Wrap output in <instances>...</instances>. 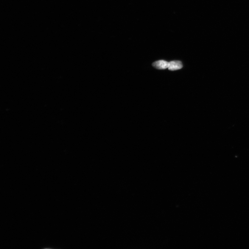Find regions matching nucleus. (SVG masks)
<instances>
[{"label":"nucleus","instance_id":"nucleus-1","mask_svg":"<svg viewBox=\"0 0 249 249\" xmlns=\"http://www.w3.org/2000/svg\"><path fill=\"white\" fill-rule=\"evenodd\" d=\"M169 63L163 60H159L154 62L153 66L156 69H165L168 68Z\"/></svg>","mask_w":249,"mask_h":249},{"label":"nucleus","instance_id":"nucleus-2","mask_svg":"<svg viewBox=\"0 0 249 249\" xmlns=\"http://www.w3.org/2000/svg\"><path fill=\"white\" fill-rule=\"evenodd\" d=\"M169 63L168 69L171 71H175L182 68V63L180 61H173Z\"/></svg>","mask_w":249,"mask_h":249}]
</instances>
